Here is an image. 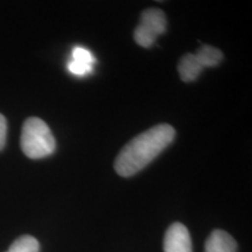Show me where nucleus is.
I'll use <instances>...</instances> for the list:
<instances>
[{"mask_svg": "<svg viewBox=\"0 0 252 252\" xmlns=\"http://www.w3.org/2000/svg\"><path fill=\"white\" fill-rule=\"evenodd\" d=\"M175 130L169 124H159L143 132L123 147L115 161V169L123 178L137 174L171 145Z\"/></svg>", "mask_w": 252, "mask_h": 252, "instance_id": "f257e3e1", "label": "nucleus"}, {"mask_svg": "<svg viewBox=\"0 0 252 252\" xmlns=\"http://www.w3.org/2000/svg\"><path fill=\"white\" fill-rule=\"evenodd\" d=\"M21 150L31 159H41L54 153L56 143L52 131L42 119L30 117L21 131Z\"/></svg>", "mask_w": 252, "mask_h": 252, "instance_id": "f03ea898", "label": "nucleus"}, {"mask_svg": "<svg viewBox=\"0 0 252 252\" xmlns=\"http://www.w3.org/2000/svg\"><path fill=\"white\" fill-rule=\"evenodd\" d=\"M167 27L166 15L159 8H149L141 13L140 24L134 31V40L138 45L149 48L157 37L165 33Z\"/></svg>", "mask_w": 252, "mask_h": 252, "instance_id": "7ed1b4c3", "label": "nucleus"}, {"mask_svg": "<svg viewBox=\"0 0 252 252\" xmlns=\"http://www.w3.org/2000/svg\"><path fill=\"white\" fill-rule=\"evenodd\" d=\"M165 252H193L191 239L188 229L182 223H173L167 229L163 239Z\"/></svg>", "mask_w": 252, "mask_h": 252, "instance_id": "20e7f679", "label": "nucleus"}, {"mask_svg": "<svg viewBox=\"0 0 252 252\" xmlns=\"http://www.w3.org/2000/svg\"><path fill=\"white\" fill-rule=\"evenodd\" d=\"M237 242L223 230H214L204 245V252H237Z\"/></svg>", "mask_w": 252, "mask_h": 252, "instance_id": "39448f33", "label": "nucleus"}, {"mask_svg": "<svg viewBox=\"0 0 252 252\" xmlns=\"http://www.w3.org/2000/svg\"><path fill=\"white\" fill-rule=\"evenodd\" d=\"M179 75H180L181 80L185 82H193L197 78L201 71L203 70V67L201 63L198 62L195 54H186L184 58L179 62Z\"/></svg>", "mask_w": 252, "mask_h": 252, "instance_id": "423d86ee", "label": "nucleus"}, {"mask_svg": "<svg viewBox=\"0 0 252 252\" xmlns=\"http://www.w3.org/2000/svg\"><path fill=\"white\" fill-rule=\"evenodd\" d=\"M195 56L201 63L202 67H215V65L220 64L223 59V53L220 49L215 48L213 46L203 45L201 48L197 49L195 53Z\"/></svg>", "mask_w": 252, "mask_h": 252, "instance_id": "0eeeda50", "label": "nucleus"}, {"mask_svg": "<svg viewBox=\"0 0 252 252\" xmlns=\"http://www.w3.org/2000/svg\"><path fill=\"white\" fill-rule=\"evenodd\" d=\"M40 245L36 238L25 235L15 239L6 252H39Z\"/></svg>", "mask_w": 252, "mask_h": 252, "instance_id": "6e6552de", "label": "nucleus"}, {"mask_svg": "<svg viewBox=\"0 0 252 252\" xmlns=\"http://www.w3.org/2000/svg\"><path fill=\"white\" fill-rule=\"evenodd\" d=\"M68 69L71 74L77 75V76H83V75H86L89 71H91L93 64L77 61V60H71L68 64Z\"/></svg>", "mask_w": 252, "mask_h": 252, "instance_id": "1a4fd4ad", "label": "nucleus"}, {"mask_svg": "<svg viewBox=\"0 0 252 252\" xmlns=\"http://www.w3.org/2000/svg\"><path fill=\"white\" fill-rule=\"evenodd\" d=\"M72 60H77V61L89 63V64H94V59L89 50L82 48V47H76L72 49Z\"/></svg>", "mask_w": 252, "mask_h": 252, "instance_id": "9d476101", "label": "nucleus"}, {"mask_svg": "<svg viewBox=\"0 0 252 252\" xmlns=\"http://www.w3.org/2000/svg\"><path fill=\"white\" fill-rule=\"evenodd\" d=\"M6 133H7V123H6V118L0 113V151L5 146Z\"/></svg>", "mask_w": 252, "mask_h": 252, "instance_id": "9b49d317", "label": "nucleus"}]
</instances>
